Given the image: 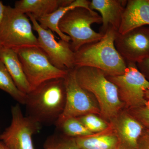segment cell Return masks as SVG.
<instances>
[{
  "instance_id": "1",
  "label": "cell",
  "mask_w": 149,
  "mask_h": 149,
  "mask_svg": "<svg viewBox=\"0 0 149 149\" xmlns=\"http://www.w3.org/2000/svg\"><path fill=\"white\" fill-rule=\"evenodd\" d=\"M118 33L110 27L100 40L81 47L74 52V68H94L102 70L107 76L123 74L127 68V63L115 45Z\"/></svg>"
},
{
  "instance_id": "2",
  "label": "cell",
  "mask_w": 149,
  "mask_h": 149,
  "mask_svg": "<svg viewBox=\"0 0 149 149\" xmlns=\"http://www.w3.org/2000/svg\"><path fill=\"white\" fill-rule=\"evenodd\" d=\"M26 95V116L42 125H55L65 106L64 78L46 81Z\"/></svg>"
},
{
  "instance_id": "3",
  "label": "cell",
  "mask_w": 149,
  "mask_h": 149,
  "mask_svg": "<svg viewBox=\"0 0 149 149\" xmlns=\"http://www.w3.org/2000/svg\"><path fill=\"white\" fill-rule=\"evenodd\" d=\"M75 70L78 84L96 99L104 119L109 121L122 111L124 106L117 87L102 70L90 67L78 68Z\"/></svg>"
},
{
  "instance_id": "4",
  "label": "cell",
  "mask_w": 149,
  "mask_h": 149,
  "mask_svg": "<svg viewBox=\"0 0 149 149\" xmlns=\"http://www.w3.org/2000/svg\"><path fill=\"white\" fill-rule=\"evenodd\" d=\"M101 24L100 15L95 11L77 7L68 11L58 23L61 31L69 36L70 45L74 52L86 44L97 42L103 35L94 31L91 25Z\"/></svg>"
},
{
  "instance_id": "5",
  "label": "cell",
  "mask_w": 149,
  "mask_h": 149,
  "mask_svg": "<svg viewBox=\"0 0 149 149\" xmlns=\"http://www.w3.org/2000/svg\"><path fill=\"white\" fill-rule=\"evenodd\" d=\"M32 29L31 21L26 14L7 6L0 25V44L2 47L16 50L28 47H40L37 37Z\"/></svg>"
},
{
  "instance_id": "6",
  "label": "cell",
  "mask_w": 149,
  "mask_h": 149,
  "mask_svg": "<svg viewBox=\"0 0 149 149\" xmlns=\"http://www.w3.org/2000/svg\"><path fill=\"white\" fill-rule=\"evenodd\" d=\"M15 51L32 90L48 80L64 78L68 72V70H63L54 66L40 47H28Z\"/></svg>"
},
{
  "instance_id": "7",
  "label": "cell",
  "mask_w": 149,
  "mask_h": 149,
  "mask_svg": "<svg viewBox=\"0 0 149 149\" xmlns=\"http://www.w3.org/2000/svg\"><path fill=\"white\" fill-rule=\"evenodd\" d=\"M126 63L127 68L123 74L107 77L117 87L124 106L130 109L143 106L148 102L145 94L149 90V81L139 70L136 63Z\"/></svg>"
},
{
  "instance_id": "8",
  "label": "cell",
  "mask_w": 149,
  "mask_h": 149,
  "mask_svg": "<svg viewBox=\"0 0 149 149\" xmlns=\"http://www.w3.org/2000/svg\"><path fill=\"white\" fill-rule=\"evenodd\" d=\"M11 121L0 134V141L8 149H35L32 137L39 133L42 125L24 116L19 104L11 109Z\"/></svg>"
},
{
  "instance_id": "9",
  "label": "cell",
  "mask_w": 149,
  "mask_h": 149,
  "mask_svg": "<svg viewBox=\"0 0 149 149\" xmlns=\"http://www.w3.org/2000/svg\"><path fill=\"white\" fill-rule=\"evenodd\" d=\"M66 99L64 110L55 125L70 118H78L89 113L100 115L93 95L78 84L75 69L68 70L64 78Z\"/></svg>"
},
{
  "instance_id": "10",
  "label": "cell",
  "mask_w": 149,
  "mask_h": 149,
  "mask_svg": "<svg viewBox=\"0 0 149 149\" xmlns=\"http://www.w3.org/2000/svg\"><path fill=\"white\" fill-rule=\"evenodd\" d=\"M32 22V28L38 34L39 46L47 56L54 66L58 69L68 70L75 69L74 52L70 43L61 39L57 41L50 29H45L40 26L31 14L27 13Z\"/></svg>"
},
{
  "instance_id": "11",
  "label": "cell",
  "mask_w": 149,
  "mask_h": 149,
  "mask_svg": "<svg viewBox=\"0 0 149 149\" xmlns=\"http://www.w3.org/2000/svg\"><path fill=\"white\" fill-rule=\"evenodd\" d=\"M116 49L126 62L137 63L149 57V26H143L125 34L118 33Z\"/></svg>"
},
{
  "instance_id": "12",
  "label": "cell",
  "mask_w": 149,
  "mask_h": 149,
  "mask_svg": "<svg viewBox=\"0 0 149 149\" xmlns=\"http://www.w3.org/2000/svg\"><path fill=\"white\" fill-rule=\"evenodd\" d=\"M119 143V149H137L144 127L130 113L121 111L109 121Z\"/></svg>"
},
{
  "instance_id": "13",
  "label": "cell",
  "mask_w": 149,
  "mask_h": 149,
  "mask_svg": "<svg viewBox=\"0 0 149 149\" xmlns=\"http://www.w3.org/2000/svg\"><path fill=\"white\" fill-rule=\"evenodd\" d=\"M127 1L125 0H92L90 8L100 14L102 25L100 33L104 35L109 27L113 28L118 32L123 14Z\"/></svg>"
},
{
  "instance_id": "14",
  "label": "cell",
  "mask_w": 149,
  "mask_h": 149,
  "mask_svg": "<svg viewBox=\"0 0 149 149\" xmlns=\"http://www.w3.org/2000/svg\"><path fill=\"white\" fill-rule=\"evenodd\" d=\"M145 26H149V0L127 1L118 33Z\"/></svg>"
},
{
  "instance_id": "15",
  "label": "cell",
  "mask_w": 149,
  "mask_h": 149,
  "mask_svg": "<svg viewBox=\"0 0 149 149\" xmlns=\"http://www.w3.org/2000/svg\"><path fill=\"white\" fill-rule=\"evenodd\" d=\"M0 60L4 64L17 87L22 92L27 94L32 91L16 51L2 47Z\"/></svg>"
},
{
  "instance_id": "16",
  "label": "cell",
  "mask_w": 149,
  "mask_h": 149,
  "mask_svg": "<svg viewBox=\"0 0 149 149\" xmlns=\"http://www.w3.org/2000/svg\"><path fill=\"white\" fill-rule=\"evenodd\" d=\"M73 0H19L14 8L24 14L30 13L36 19L50 14L59 8L70 4Z\"/></svg>"
},
{
  "instance_id": "17",
  "label": "cell",
  "mask_w": 149,
  "mask_h": 149,
  "mask_svg": "<svg viewBox=\"0 0 149 149\" xmlns=\"http://www.w3.org/2000/svg\"><path fill=\"white\" fill-rule=\"evenodd\" d=\"M90 2L91 1L88 0H73L70 4L61 7L50 14L35 19L44 29H50L52 32L56 33L61 40L70 42L69 36L62 32L59 29V22L67 12L73 9L83 7L91 10L90 8Z\"/></svg>"
},
{
  "instance_id": "18",
  "label": "cell",
  "mask_w": 149,
  "mask_h": 149,
  "mask_svg": "<svg viewBox=\"0 0 149 149\" xmlns=\"http://www.w3.org/2000/svg\"><path fill=\"white\" fill-rule=\"evenodd\" d=\"M75 140L79 149H119V141L110 125L100 133Z\"/></svg>"
},
{
  "instance_id": "19",
  "label": "cell",
  "mask_w": 149,
  "mask_h": 149,
  "mask_svg": "<svg viewBox=\"0 0 149 149\" xmlns=\"http://www.w3.org/2000/svg\"><path fill=\"white\" fill-rule=\"evenodd\" d=\"M0 89L8 94L19 104L24 105L27 95L17 87L2 62L0 60Z\"/></svg>"
},
{
  "instance_id": "20",
  "label": "cell",
  "mask_w": 149,
  "mask_h": 149,
  "mask_svg": "<svg viewBox=\"0 0 149 149\" xmlns=\"http://www.w3.org/2000/svg\"><path fill=\"white\" fill-rule=\"evenodd\" d=\"M61 130L63 135L70 138H76L93 135L77 118H70L55 125Z\"/></svg>"
},
{
  "instance_id": "21",
  "label": "cell",
  "mask_w": 149,
  "mask_h": 149,
  "mask_svg": "<svg viewBox=\"0 0 149 149\" xmlns=\"http://www.w3.org/2000/svg\"><path fill=\"white\" fill-rule=\"evenodd\" d=\"M43 147L44 149H79L75 139L56 133L46 139Z\"/></svg>"
},
{
  "instance_id": "22",
  "label": "cell",
  "mask_w": 149,
  "mask_h": 149,
  "mask_svg": "<svg viewBox=\"0 0 149 149\" xmlns=\"http://www.w3.org/2000/svg\"><path fill=\"white\" fill-rule=\"evenodd\" d=\"M77 118L93 134L100 133L109 127V122L94 113H89Z\"/></svg>"
},
{
  "instance_id": "23",
  "label": "cell",
  "mask_w": 149,
  "mask_h": 149,
  "mask_svg": "<svg viewBox=\"0 0 149 149\" xmlns=\"http://www.w3.org/2000/svg\"><path fill=\"white\" fill-rule=\"evenodd\" d=\"M130 110V114L141 122L144 127L149 129V102L143 106Z\"/></svg>"
},
{
  "instance_id": "24",
  "label": "cell",
  "mask_w": 149,
  "mask_h": 149,
  "mask_svg": "<svg viewBox=\"0 0 149 149\" xmlns=\"http://www.w3.org/2000/svg\"><path fill=\"white\" fill-rule=\"evenodd\" d=\"M137 149H149V129L144 130L138 141Z\"/></svg>"
},
{
  "instance_id": "25",
  "label": "cell",
  "mask_w": 149,
  "mask_h": 149,
  "mask_svg": "<svg viewBox=\"0 0 149 149\" xmlns=\"http://www.w3.org/2000/svg\"><path fill=\"white\" fill-rule=\"evenodd\" d=\"M136 64L139 70L149 81V57Z\"/></svg>"
},
{
  "instance_id": "26",
  "label": "cell",
  "mask_w": 149,
  "mask_h": 149,
  "mask_svg": "<svg viewBox=\"0 0 149 149\" xmlns=\"http://www.w3.org/2000/svg\"><path fill=\"white\" fill-rule=\"evenodd\" d=\"M6 6L3 4L2 2L0 1V25L3 20L5 13Z\"/></svg>"
},
{
  "instance_id": "27",
  "label": "cell",
  "mask_w": 149,
  "mask_h": 149,
  "mask_svg": "<svg viewBox=\"0 0 149 149\" xmlns=\"http://www.w3.org/2000/svg\"><path fill=\"white\" fill-rule=\"evenodd\" d=\"M0 149H8L1 141H0Z\"/></svg>"
},
{
  "instance_id": "28",
  "label": "cell",
  "mask_w": 149,
  "mask_h": 149,
  "mask_svg": "<svg viewBox=\"0 0 149 149\" xmlns=\"http://www.w3.org/2000/svg\"><path fill=\"white\" fill-rule=\"evenodd\" d=\"M145 96H146V98L147 99V100L149 102V90L146 92Z\"/></svg>"
},
{
  "instance_id": "29",
  "label": "cell",
  "mask_w": 149,
  "mask_h": 149,
  "mask_svg": "<svg viewBox=\"0 0 149 149\" xmlns=\"http://www.w3.org/2000/svg\"><path fill=\"white\" fill-rule=\"evenodd\" d=\"M2 48V46L1 45V44H0V51H1V49Z\"/></svg>"
}]
</instances>
